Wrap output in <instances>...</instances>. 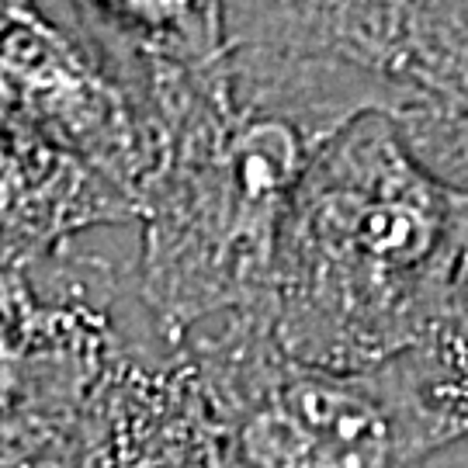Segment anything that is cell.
I'll use <instances>...</instances> for the list:
<instances>
[{
	"label": "cell",
	"mask_w": 468,
	"mask_h": 468,
	"mask_svg": "<svg viewBox=\"0 0 468 468\" xmlns=\"http://www.w3.org/2000/svg\"><path fill=\"white\" fill-rule=\"evenodd\" d=\"M410 392L452 448L468 437V191L413 347L392 357Z\"/></svg>",
	"instance_id": "ba28073f"
},
{
	"label": "cell",
	"mask_w": 468,
	"mask_h": 468,
	"mask_svg": "<svg viewBox=\"0 0 468 468\" xmlns=\"http://www.w3.org/2000/svg\"><path fill=\"white\" fill-rule=\"evenodd\" d=\"M139 222V205L0 115V253H52L94 226Z\"/></svg>",
	"instance_id": "52a82bcc"
},
{
	"label": "cell",
	"mask_w": 468,
	"mask_h": 468,
	"mask_svg": "<svg viewBox=\"0 0 468 468\" xmlns=\"http://www.w3.org/2000/svg\"><path fill=\"white\" fill-rule=\"evenodd\" d=\"M25 468H222L218 423L195 361L164 336L143 340Z\"/></svg>",
	"instance_id": "8992f818"
},
{
	"label": "cell",
	"mask_w": 468,
	"mask_h": 468,
	"mask_svg": "<svg viewBox=\"0 0 468 468\" xmlns=\"http://www.w3.org/2000/svg\"><path fill=\"white\" fill-rule=\"evenodd\" d=\"M0 115L143 205L164 150L143 56L35 15L0 35Z\"/></svg>",
	"instance_id": "5b68a950"
},
{
	"label": "cell",
	"mask_w": 468,
	"mask_h": 468,
	"mask_svg": "<svg viewBox=\"0 0 468 468\" xmlns=\"http://www.w3.org/2000/svg\"><path fill=\"white\" fill-rule=\"evenodd\" d=\"M38 15V7H35V0H0V35L7 32V28H15L21 21H28V17Z\"/></svg>",
	"instance_id": "8fae6325"
},
{
	"label": "cell",
	"mask_w": 468,
	"mask_h": 468,
	"mask_svg": "<svg viewBox=\"0 0 468 468\" xmlns=\"http://www.w3.org/2000/svg\"><path fill=\"white\" fill-rule=\"evenodd\" d=\"M427 164L448 185L468 191V98L434 129L427 143Z\"/></svg>",
	"instance_id": "30bf717a"
},
{
	"label": "cell",
	"mask_w": 468,
	"mask_h": 468,
	"mask_svg": "<svg viewBox=\"0 0 468 468\" xmlns=\"http://www.w3.org/2000/svg\"><path fill=\"white\" fill-rule=\"evenodd\" d=\"M139 344L108 261L0 253V468L32 465Z\"/></svg>",
	"instance_id": "277c9868"
},
{
	"label": "cell",
	"mask_w": 468,
	"mask_h": 468,
	"mask_svg": "<svg viewBox=\"0 0 468 468\" xmlns=\"http://www.w3.org/2000/svg\"><path fill=\"white\" fill-rule=\"evenodd\" d=\"M146 69L164 150L139 205L135 299L177 347L212 319L268 305L284 218L326 143L236 98L226 59Z\"/></svg>",
	"instance_id": "7a4b0ae2"
},
{
	"label": "cell",
	"mask_w": 468,
	"mask_h": 468,
	"mask_svg": "<svg viewBox=\"0 0 468 468\" xmlns=\"http://www.w3.org/2000/svg\"><path fill=\"white\" fill-rule=\"evenodd\" d=\"M218 423L222 468H420L448 444L396 361L371 371L305 365L264 309L181 340Z\"/></svg>",
	"instance_id": "3957f363"
},
{
	"label": "cell",
	"mask_w": 468,
	"mask_h": 468,
	"mask_svg": "<svg viewBox=\"0 0 468 468\" xmlns=\"http://www.w3.org/2000/svg\"><path fill=\"white\" fill-rule=\"evenodd\" d=\"M90 35L153 63L208 69L226 59V0H77Z\"/></svg>",
	"instance_id": "9c48e42d"
},
{
	"label": "cell",
	"mask_w": 468,
	"mask_h": 468,
	"mask_svg": "<svg viewBox=\"0 0 468 468\" xmlns=\"http://www.w3.org/2000/svg\"><path fill=\"white\" fill-rule=\"evenodd\" d=\"M465 191L441 181L385 115L313 156L271 271L268 323L292 357L371 371L413 347Z\"/></svg>",
	"instance_id": "6da1fadb"
}]
</instances>
